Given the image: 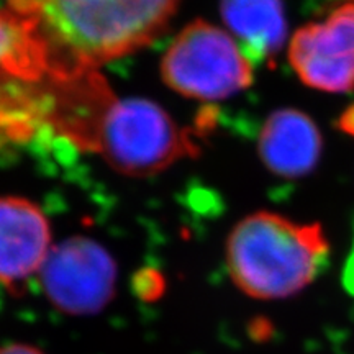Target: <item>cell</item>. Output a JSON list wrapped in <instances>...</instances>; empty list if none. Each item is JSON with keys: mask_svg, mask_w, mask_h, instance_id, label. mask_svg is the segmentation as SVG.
Segmentation results:
<instances>
[{"mask_svg": "<svg viewBox=\"0 0 354 354\" xmlns=\"http://www.w3.org/2000/svg\"><path fill=\"white\" fill-rule=\"evenodd\" d=\"M0 73L26 82L43 81L50 73L43 48L8 7L0 10Z\"/></svg>", "mask_w": 354, "mask_h": 354, "instance_id": "10", "label": "cell"}, {"mask_svg": "<svg viewBox=\"0 0 354 354\" xmlns=\"http://www.w3.org/2000/svg\"><path fill=\"white\" fill-rule=\"evenodd\" d=\"M38 274L50 302L74 317L102 312L112 302L117 286L112 254L86 236L68 238L51 248Z\"/></svg>", "mask_w": 354, "mask_h": 354, "instance_id": "5", "label": "cell"}, {"mask_svg": "<svg viewBox=\"0 0 354 354\" xmlns=\"http://www.w3.org/2000/svg\"><path fill=\"white\" fill-rule=\"evenodd\" d=\"M220 10L253 64L271 63L284 46L287 21L282 0H221Z\"/></svg>", "mask_w": 354, "mask_h": 354, "instance_id": "9", "label": "cell"}, {"mask_svg": "<svg viewBox=\"0 0 354 354\" xmlns=\"http://www.w3.org/2000/svg\"><path fill=\"white\" fill-rule=\"evenodd\" d=\"M348 277L353 279V284H354V248H353L351 259H349V264H348Z\"/></svg>", "mask_w": 354, "mask_h": 354, "instance_id": "13", "label": "cell"}, {"mask_svg": "<svg viewBox=\"0 0 354 354\" xmlns=\"http://www.w3.org/2000/svg\"><path fill=\"white\" fill-rule=\"evenodd\" d=\"M51 230L39 207L0 197V284L15 289L39 272L50 253Z\"/></svg>", "mask_w": 354, "mask_h": 354, "instance_id": "7", "label": "cell"}, {"mask_svg": "<svg viewBox=\"0 0 354 354\" xmlns=\"http://www.w3.org/2000/svg\"><path fill=\"white\" fill-rule=\"evenodd\" d=\"M0 354H44V353L39 351L38 348L30 346V344L15 343V344H7V346L0 348Z\"/></svg>", "mask_w": 354, "mask_h": 354, "instance_id": "11", "label": "cell"}, {"mask_svg": "<svg viewBox=\"0 0 354 354\" xmlns=\"http://www.w3.org/2000/svg\"><path fill=\"white\" fill-rule=\"evenodd\" d=\"M95 151L115 171L151 176L179 159L196 156V141L151 100H115L102 122Z\"/></svg>", "mask_w": 354, "mask_h": 354, "instance_id": "3", "label": "cell"}, {"mask_svg": "<svg viewBox=\"0 0 354 354\" xmlns=\"http://www.w3.org/2000/svg\"><path fill=\"white\" fill-rule=\"evenodd\" d=\"M180 0H10L46 55L48 76L92 71L146 46Z\"/></svg>", "mask_w": 354, "mask_h": 354, "instance_id": "1", "label": "cell"}, {"mask_svg": "<svg viewBox=\"0 0 354 354\" xmlns=\"http://www.w3.org/2000/svg\"><path fill=\"white\" fill-rule=\"evenodd\" d=\"M338 127L342 128V131L354 136V104L342 113V117H339V122H338Z\"/></svg>", "mask_w": 354, "mask_h": 354, "instance_id": "12", "label": "cell"}, {"mask_svg": "<svg viewBox=\"0 0 354 354\" xmlns=\"http://www.w3.org/2000/svg\"><path fill=\"white\" fill-rule=\"evenodd\" d=\"M330 243L318 223L271 212L248 215L230 233L227 266L233 282L259 300L287 299L312 284L328 264Z\"/></svg>", "mask_w": 354, "mask_h": 354, "instance_id": "2", "label": "cell"}, {"mask_svg": "<svg viewBox=\"0 0 354 354\" xmlns=\"http://www.w3.org/2000/svg\"><path fill=\"white\" fill-rule=\"evenodd\" d=\"M253 66L232 35L196 20L172 39L162 56L161 76L180 95L221 100L251 86Z\"/></svg>", "mask_w": 354, "mask_h": 354, "instance_id": "4", "label": "cell"}, {"mask_svg": "<svg viewBox=\"0 0 354 354\" xmlns=\"http://www.w3.org/2000/svg\"><path fill=\"white\" fill-rule=\"evenodd\" d=\"M322 148L320 130L300 110H276L261 128V159L269 171L286 179L310 174L320 161Z\"/></svg>", "mask_w": 354, "mask_h": 354, "instance_id": "8", "label": "cell"}, {"mask_svg": "<svg viewBox=\"0 0 354 354\" xmlns=\"http://www.w3.org/2000/svg\"><path fill=\"white\" fill-rule=\"evenodd\" d=\"M289 61L305 86L342 94L354 88V0L336 7L323 21L295 32Z\"/></svg>", "mask_w": 354, "mask_h": 354, "instance_id": "6", "label": "cell"}]
</instances>
